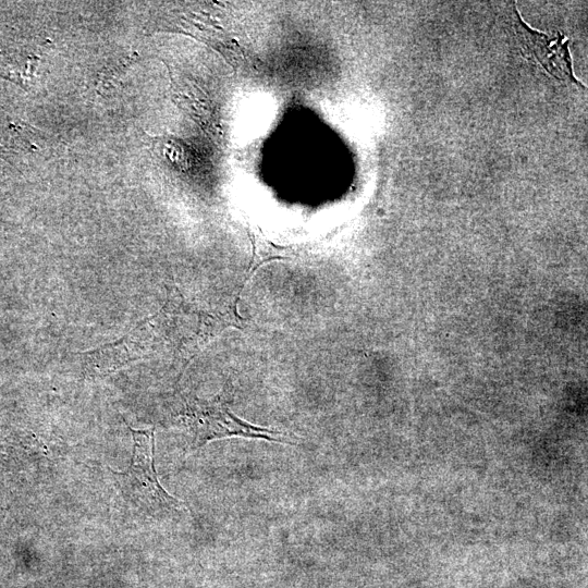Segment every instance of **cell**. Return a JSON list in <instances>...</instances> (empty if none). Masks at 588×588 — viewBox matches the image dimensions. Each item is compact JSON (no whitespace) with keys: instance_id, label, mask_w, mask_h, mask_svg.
Listing matches in <instances>:
<instances>
[{"instance_id":"277c9868","label":"cell","mask_w":588,"mask_h":588,"mask_svg":"<svg viewBox=\"0 0 588 588\" xmlns=\"http://www.w3.org/2000/svg\"><path fill=\"white\" fill-rule=\"evenodd\" d=\"M181 33L199 39L217 50L235 71L246 65L245 53L238 42L217 25L205 22L195 12L180 17Z\"/></svg>"},{"instance_id":"6da1fadb","label":"cell","mask_w":588,"mask_h":588,"mask_svg":"<svg viewBox=\"0 0 588 588\" xmlns=\"http://www.w3.org/2000/svg\"><path fill=\"white\" fill-rule=\"evenodd\" d=\"M133 455L130 467L124 473L112 471L123 497L145 512H170L179 510L181 502L169 494L158 481L154 466V429L134 430Z\"/></svg>"},{"instance_id":"3957f363","label":"cell","mask_w":588,"mask_h":588,"mask_svg":"<svg viewBox=\"0 0 588 588\" xmlns=\"http://www.w3.org/2000/svg\"><path fill=\"white\" fill-rule=\"evenodd\" d=\"M514 27L522 52L526 58L537 62L555 78L569 81L584 87L574 75L566 37L561 34L551 36L531 28L516 9Z\"/></svg>"},{"instance_id":"5b68a950","label":"cell","mask_w":588,"mask_h":588,"mask_svg":"<svg viewBox=\"0 0 588 588\" xmlns=\"http://www.w3.org/2000/svg\"><path fill=\"white\" fill-rule=\"evenodd\" d=\"M247 233L253 246V256L246 278L242 284L240 294L235 302V311L237 310L236 305L240 301L242 290L246 285L247 281L252 278L253 273L258 269V267L272 260H286L292 259L295 256L294 246L274 244L262 234L259 228H249Z\"/></svg>"},{"instance_id":"7a4b0ae2","label":"cell","mask_w":588,"mask_h":588,"mask_svg":"<svg viewBox=\"0 0 588 588\" xmlns=\"http://www.w3.org/2000/svg\"><path fill=\"white\" fill-rule=\"evenodd\" d=\"M189 420L194 432L193 444L195 448H199L212 440L230 437L264 439L284 444H294L293 440L284 432L247 422L218 401L194 402L191 405Z\"/></svg>"}]
</instances>
